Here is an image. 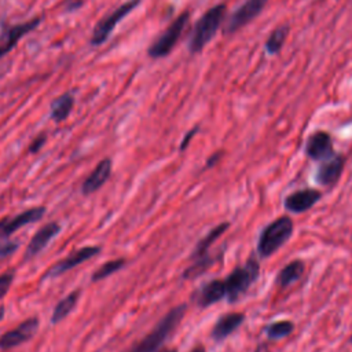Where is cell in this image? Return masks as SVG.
I'll use <instances>...</instances> for the list:
<instances>
[{"mask_svg":"<svg viewBox=\"0 0 352 352\" xmlns=\"http://www.w3.org/2000/svg\"><path fill=\"white\" fill-rule=\"evenodd\" d=\"M187 311L186 304H180L172 308L157 324L155 327L146 334L140 341H138L128 352H157V349L165 342L170 333L175 331L180 320L183 319Z\"/></svg>","mask_w":352,"mask_h":352,"instance_id":"6da1fadb","label":"cell"},{"mask_svg":"<svg viewBox=\"0 0 352 352\" xmlns=\"http://www.w3.org/2000/svg\"><path fill=\"white\" fill-rule=\"evenodd\" d=\"M226 15V6L217 4L209 8L194 25L192 33L188 40V51L191 54L201 52L205 45L214 37Z\"/></svg>","mask_w":352,"mask_h":352,"instance_id":"7a4b0ae2","label":"cell"},{"mask_svg":"<svg viewBox=\"0 0 352 352\" xmlns=\"http://www.w3.org/2000/svg\"><path fill=\"white\" fill-rule=\"evenodd\" d=\"M260 274V264L254 256L248 258L243 265H238L224 279L226 298L230 304L238 301L256 282Z\"/></svg>","mask_w":352,"mask_h":352,"instance_id":"3957f363","label":"cell"},{"mask_svg":"<svg viewBox=\"0 0 352 352\" xmlns=\"http://www.w3.org/2000/svg\"><path fill=\"white\" fill-rule=\"evenodd\" d=\"M293 232V220L289 216H280L271 221L260 234L257 242V252L261 258L274 254L280 246L289 241Z\"/></svg>","mask_w":352,"mask_h":352,"instance_id":"277c9868","label":"cell"},{"mask_svg":"<svg viewBox=\"0 0 352 352\" xmlns=\"http://www.w3.org/2000/svg\"><path fill=\"white\" fill-rule=\"evenodd\" d=\"M190 14L183 12L180 14L148 47L147 55L153 59H160L165 58L169 55V52L175 48L176 43L179 41L187 22H188Z\"/></svg>","mask_w":352,"mask_h":352,"instance_id":"5b68a950","label":"cell"},{"mask_svg":"<svg viewBox=\"0 0 352 352\" xmlns=\"http://www.w3.org/2000/svg\"><path fill=\"white\" fill-rule=\"evenodd\" d=\"M140 3V0H128L124 4H121L120 7H117L116 10H113L110 14H107L106 16H103L96 26L92 30L89 43L92 45H100L103 44L109 36L111 34L113 29L118 25V22L125 18L128 14L132 12V10Z\"/></svg>","mask_w":352,"mask_h":352,"instance_id":"8992f818","label":"cell"},{"mask_svg":"<svg viewBox=\"0 0 352 352\" xmlns=\"http://www.w3.org/2000/svg\"><path fill=\"white\" fill-rule=\"evenodd\" d=\"M100 253V246L96 245H89V246H82L77 250H74L73 253H70L69 256H66L65 258L56 261L54 265H51L47 272L44 274V278H56L63 275L65 272L73 270L74 267L82 264L84 261H88L91 257L96 256Z\"/></svg>","mask_w":352,"mask_h":352,"instance_id":"52a82bcc","label":"cell"},{"mask_svg":"<svg viewBox=\"0 0 352 352\" xmlns=\"http://www.w3.org/2000/svg\"><path fill=\"white\" fill-rule=\"evenodd\" d=\"M268 0H246L243 4H241L228 18L224 33L231 34L248 25L252 19H254L264 8Z\"/></svg>","mask_w":352,"mask_h":352,"instance_id":"ba28073f","label":"cell"},{"mask_svg":"<svg viewBox=\"0 0 352 352\" xmlns=\"http://www.w3.org/2000/svg\"><path fill=\"white\" fill-rule=\"evenodd\" d=\"M43 21V16H36L33 19L25 21L18 25L7 26L0 34V59L6 56L11 50L16 47L19 40L34 30Z\"/></svg>","mask_w":352,"mask_h":352,"instance_id":"9c48e42d","label":"cell"},{"mask_svg":"<svg viewBox=\"0 0 352 352\" xmlns=\"http://www.w3.org/2000/svg\"><path fill=\"white\" fill-rule=\"evenodd\" d=\"M38 329V319L36 316L28 318L18 324V327L6 331L0 336V349H11L30 340Z\"/></svg>","mask_w":352,"mask_h":352,"instance_id":"30bf717a","label":"cell"},{"mask_svg":"<svg viewBox=\"0 0 352 352\" xmlns=\"http://www.w3.org/2000/svg\"><path fill=\"white\" fill-rule=\"evenodd\" d=\"M44 213H45L44 206H34V208L21 212L15 216L3 217L0 220V239L10 236L12 232H15L16 230L22 228L26 224L38 221L40 219H43Z\"/></svg>","mask_w":352,"mask_h":352,"instance_id":"8fae6325","label":"cell"},{"mask_svg":"<svg viewBox=\"0 0 352 352\" xmlns=\"http://www.w3.org/2000/svg\"><path fill=\"white\" fill-rule=\"evenodd\" d=\"M305 153L311 160L315 161H324L334 155L333 151V142L327 132L316 131L314 132L305 144Z\"/></svg>","mask_w":352,"mask_h":352,"instance_id":"7c38bea8","label":"cell"},{"mask_svg":"<svg viewBox=\"0 0 352 352\" xmlns=\"http://www.w3.org/2000/svg\"><path fill=\"white\" fill-rule=\"evenodd\" d=\"M322 197V192L315 188H304L297 190L292 194H289L285 201V209L290 213H302L308 209H311Z\"/></svg>","mask_w":352,"mask_h":352,"instance_id":"4fadbf2b","label":"cell"},{"mask_svg":"<svg viewBox=\"0 0 352 352\" xmlns=\"http://www.w3.org/2000/svg\"><path fill=\"white\" fill-rule=\"evenodd\" d=\"M60 231V226L56 221H50L45 223L41 228H38V231H36V234L32 236L30 242L28 243V248L25 250V258L30 260L33 258L36 254H38L40 252L44 250V248L50 243V241H52L55 238V235Z\"/></svg>","mask_w":352,"mask_h":352,"instance_id":"5bb4252c","label":"cell"},{"mask_svg":"<svg viewBox=\"0 0 352 352\" xmlns=\"http://www.w3.org/2000/svg\"><path fill=\"white\" fill-rule=\"evenodd\" d=\"M344 157L342 155H333L324 160L316 172V182L323 186H333L338 182L342 169H344Z\"/></svg>","mask_w":352,"mask_h":352,"instance_id":"9a60e30c","label":"cell"},{"mask_svg":"<svg viewBox=\"0 0 352 352\" xmlns=\"http://www.w3.org/2000/svg\"><path fill=\"white\" fill-rule=\"evenodd\" d=\"M110 175H111V160L110 158L100 160L99 164L89 173V176L84 180L81 186L82 194L89 195L96 190H99L109 180Z\"/></svg>","mask_w":352,"mask_h":352,"instance_id":"2e32d148","label":"cell"},{"mask_svg":"<svg viewBox=\"0 0 352 352\" xmlns=\"http://www.w3.org/2000/svg\"><path fill=\"white\" fill-rule=\"evenodd\" d=\"M226 297L224 279H212L205 283L195 294V301L199 307H209Z\"/></svg>","mask_w":352,"mask_h":352,"instance_id":"e0dca14e","label":"cell"},{"mask_svg":"<svg viewBox=\"0 0 352 352\" xmlns=\"http://www.w3.org/2000/svg\"><path fill=\"white\" fill-rule=\"evenodd\" d=\"M245 320V315L242 312H228L217 319L214 323L210 336L214 341H221L227 338L231 333H234Z\"/></svg>","mask_w":352,"mask_h":352,"instance_id":"ac0fdd59","label":"cell"},{"mask_svg":"<svg viewBox=\"0 0 352 352\" xmlns=\"http://www.w3.org/2000/svg\"><path fill=\"white\" fill-rule=\"evenodd\" d=\"M73 107H74V95L72 92H65L56 96L51 102V106H50L51 118L55 122H62L70 116Z\"/></svg>","mask_w":352,"mask_h":352,"instance_id":"d6986e66","label":"cell"},{"mask_svg":"<svg viewBox=\"0 0 352 352\" xmlns=\"http://www.w3.org/2000/svg\"><path fill=\"white\" fill-rule=\"evenodd\" d=\"M228 227H230V223L226 221V223H220L219 226H216L214 228H212V230L197 243V246H195V249H194V252H192V254H191V261L209 257V254H208L209 248L212 246V243H213L216 239H219V236H220L224 231L228 230Z\"/></svg>","mask_w":352,"mask_h":352,"instance_id":"ffe728a7","label":"cell"},{"mask_svg":"<svg viewBox=\"0 0 352 352\" xmlns=\"http://www.w3.org/2000/svg\"><path fill=\"white\" fill-rule=\"evenodd\" d=\"M305 270V264L301 260H293L289 264H286L278 274L276 276V283L280 287H286L289 285H292L293 282L298 280L300 276L304 274Z\"/></svg>","mask_w":352,"mask_h":352,"instance_id":"44dd1931","label":"cell"},{"mask_svg":"<svg viewBox=\"0 0 352 352\" xmlns=\"http://www.w3.org/2000/svg\"><path fill=\"white\" fill-rule=\"evenodd\" d=\"M78 298H80V292L74 290V292L69 293L66 297H63L60 301H58V304L55 305L52 315H51L52 324H56L60 320H63L66 316H69V314L76 308Z\"/></svg>","mask_w":352,"mask_h":352,"instance_id":"7402d4cb","label":"cell"},{"mask_svg":"<svg viewBox=\"0 0 352 352\" xmlns=\"http://www.w3.org/2000/svg\"><path fill=\"white\" fill-rule=\"evenodd\" d=\"M287 32H289L287 25H280L276 29H274L265 41V51L271 55L278 54L280 51V48L283 47V43L287 37Z\"/></svg>","mask_w":352,"mask_h":352,"instance_id":"603a6c76","label":"cell"},{"mask_svg":"<svg viewBox=\"0 0 352 352\" xmlns=\"http://www.w3.org/2000/svg\"><path fill=\"white\" fill-rule=\"evenodd\" d=\"M294 330V323L290 320H276L265 327V334L271 340H279L287 337Z\"/></svg>","mask_w":352,"mask_h":352,"instance_id":"cb8c5ba5","label":"cell"},{"mask_svg":"<svg viewBox=\"0 0 352 352\" xmlns=\"http://www.w3.org/2000/svg\"><path fill=\"white\" fill-rule=\"evenodd\" d=\"M126 264L125 258H114V260H109L106 261L104 264H102L91 276V280L92 282H98V280H102L107 276H110L111 274L120 271L124 265Z\"/></svg>","mask_w":352,"mask_h":352,"instance_id":"d4e9b609","label":"cell"},{"mask_svg":"<svg viewBox=\"0 0 352 352\" xmlns=\"http://www.w3.org/2000/svg\"><path fill=\"white\" fill-rule=\"evenodd\" d=\"M14 280V271H8L0 275V300L8 293Z\"/></svg>","mask_w":352,"mask_h":352,"instance_id":"484cf974","label":"cell"},{"mask_svg":"<svg viewBox=\"0 0 352 352\" xmlns=\"http://www.w3.org/2000/svg\"><path fill=\"white\" fill-rule=\"evenodd\" d=\"M18 248V242L14 241H6L4 243L0 245V258H4L10 254H12Z\"/></svg>","mask_w":352,"mask_h":352,"instance_id":"4316f807","label":"cell"},{"mask_svg":"<svg viewBox=\"0 0 352 352\" xmlns=\"http://www.w3.org/2000/svg\"><path fill=\"white\" fill-rule=\"evenodd\" d=\"M45 140H47V136L44 135V133H41V135H38L32 143H30V146H29V148H28V151L30 153V154H34V153H37L43 146H44V143H45Z\"/></svg>","mask_w":352,"mask_h":352,"instance_id":"83f0119b","label":"cell"},{"mask_svg":"<svg viewBox=\"0 0 352 352\" xmlns=\"http://www.w3.org/2000/svg\"><path fill=\"white\" fill-rule=\"evenodd\" d=\"M198 126H194L192 129H190L186 135H184V138L182 139V142H180V146H179V150L180 151H183V150H186L187 148V146H188V143H190V140L195 136V133L198 132Z\"/></svg>","mask_w":352,"mask_h":352,"instance_id":"f1b7e54d","label":"cell"},{"mask_svg":"<svg viewBox=\"0 0 352 352\" xmlns=\"http://www.w3.org/2000/svg\"><path fill=\"white\" fill-rule=\"evenodd\" d=\"M82 6V0H65L63 10L65 11H76Z\"/></svg>","mask_w":352,"mask_h":352,"instance_id":"f546056e","label":"cell"},{"mask_svg":"<svg viewBox=\"0 0 352 352\" xmlns=\"http://www.w3.org/2000/svg\"><path fill=\"white\" fill-rule=\"evenodd\" d=\"M220 155H221V153H214L213 155H210V157H209V160H208V162H206V168H210V166H213V165H214V164L219 161Z\"/></svg>","mask_w":352,"mask_h":352,"instance_id":"4dcf8cb0","label":"cell"},{"mask_svg":"<svg viewBox=\"0 0 352 352\" xmlns=\"http://www.w3.org/2000/svg\"><path fill=\"white\" fill-rule=\"evenodd\" d=\"M254 352H268V351H267V345H258Z\"/></svg>","mask_w":352,"mask_h":352,"instance_id":"1f68e13d","label":"cell"},{"mask_svg":"<svg viewBox=\"0 0 352 352\" xmlns=\"http://www.w3.org/2000/svg\"><path fill=\"white\" fill-rule=\"evenodd\" d=\"M190 352H206L205 351V348L202 346V345H198V346H195L192 351H190Z\"/></svg>","mask_w":352,"mask_h":352,"instance_id":"d6a6232c","label":"cell"},{"mask_svg":"<svg viewBox=\"0 0 352 352\" xmlns=\"http://www.w3.org/2000/svg\"><path fill=\"white\" fill-rule=\"evenodd\" d=\"M158 352H177L175 348H162Z\"/></svg>","mask_w":352,"mask_h":352,"instance_id":"836d02e7","label":"cell"},{"mask_svg":"<svg viewBox=\"0 0 352 352\" xmlns=\"http://www.w3.org/2000/svg\"><path fill=\"white\" fill-rule=\"evenodd\" d=\"M4 318V307L0 305V320Z\"/></svg>","mask_w":352,"mask_h":352,"instance_id":"e575fe53","label":"cell"},{"mask_svg":"<svg viewBox=\"0 0 352 352\" xmlns=\"http://www.w3.org/2000/svg\"><path fill=\"white\" fill-rule=\"evenodd\" d=\"M351 342H352V336H351Z\"/></svg>","mask_w":352,"mask_h":352,"instance_id":"d590c367","label":"cell"}]
</instances>
